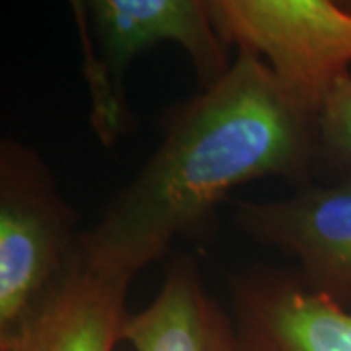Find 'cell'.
<instances>
[{"mask_svg":"<svg viewBox=\"0 0 351 351\" xmlns=\"http://www.w3.org/2000/svg\"><path fill=\"white\" fill-rule=\"evenodd\" d=\"M232 322L242 351H351V313L299 274L256 267L232 281Z\"/></svg>","mask_w":351,"mask_h":351,"instance_id":"8992f818","label":"cell"},{"mask_svg":"<svg viewBox=\"0 0 351 351\" xmlns=\"http://www.w3.org/2000/svg\"><path fill=\"white\" fill-rule=\"evenodd\" d=\"M221 39L265 57L295 100L320 115L339 78L350 75L351 12L332 0H207Z\"/></svg>","mask_w":351,"mask_h":351,"instance_id":"277c9868","label":"cell"},{"mask_svg":"<svg viewBox=\"0 0 351 351\" xmlns=\"http://www.w3.org/2000/svg\"><path fill=\"white\" fill-rule=\"evenodd\" d=\"M318 158L351 174V73L339 78L318 115Z\"/></svg>","mask_w":351,"mask_h":351,"instance_id":"9c48e42d","label":"cell"},{"mask_svg":"<svg viewBox=\"0 0 351 351\" xmlns=\"http://www.w3.org/2000/svg\"><path fill=\"white\" fill-rule=\"evenodd\" d=\"M82 75L90 96V125L104 147L125 133V73L131 61L164 41L188 51L201 90L230 69L207 0H75Z\"/></svg>","mask_w":351,"mask_h":351,"instance_id":"7a4b0ae2","label":"cell"},{"mask_svg":"<svg viewBox=\"0 0 351 351\" xmlns=\"http://www.w3.org/2000/svg\"><path fill=\"white\" fill-rule=\"evenodd\" d=\"M82 230L45 158L0 137V351L73 267Z\"/></svg>","mask_w":351,"mask_h":351,"instance_id":"3957f363","label":"cell"},{"mask_svg":"<svg viewBox=\"0 0 351 351\" xmlns=\"http://www.w3.org/2000/svg\"><path fill=\"white\" fill-rule=\"evenodd\" d=\"M129 283L76 256L73 267L14 334L6 351H113L127 320Z\"/></svg>","mask_w":351,"mask_h":351,"instance_id":"52a82bcc","label":"cell"},{"mask_svg":"<svg viewBox=\"0 0 351 351\" xmlns=\"http://www.w3.org/2000/svg\"><path fill=\"white\" fill-rule=\"evenodd\" d=\"M234 223L293 256L311 291L343 306L351 301V174L334 184L308 182L285 199L240 201Z\"/></svg>","mask_w":351,"mask_h":351,"instance_id":"5b68a950","label":"cell"},{"mask_svg":"<svg viewBox=\"0 0 351 351\" xmlns=\"http://www.w3.org/2000/svg\"><path fill=\"white\" fill-rule=\"evenodd\" d=\"M121 341L133 351H242L232 318L203 287L197 265L186 256L170 262L145 311L127 314Z\"/></svg>","mask_w":351,"mask_h":351,"instance_id":"ba28073f","label":"cell"},{"mask_svg":"<svg viewBox=\"0 0 351 351\" xmlns=\"http://www.w3.org/2000/svg\"><path fill=\"white\" fill-rule=\"evenodd\" d=\"M316 160L318 117L262 59L239 53L221 80L166 115L160 145L82 230L78 256L131 283L234 188L263 178L304 186Z\"/></svg>","mask_w":351,"mask_h":351,"instance_id":"6da1fadb","label":"cell"}]
</instances>
